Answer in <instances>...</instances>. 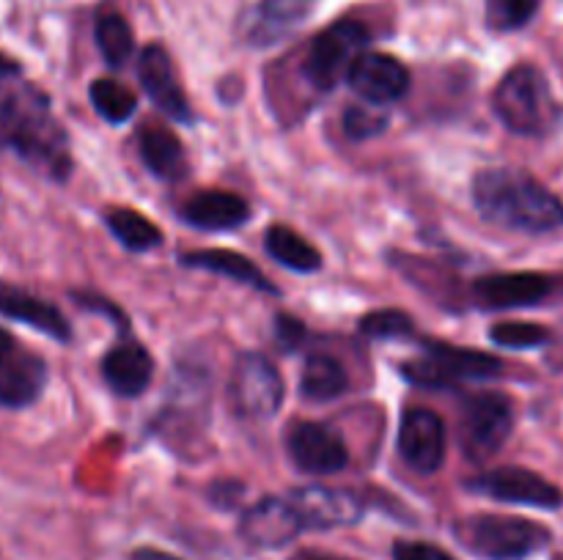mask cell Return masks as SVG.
<instances>
[{
  "instance_id": "1",
  "label": "cell",
  "mask_w": 563,
  "mask_h": 560,
  "mask_svg": "<svg viewBox=\"0 0 563 560\" xmlns=\"http://www.w3.org/2000/svg\"><path fill=\"white\" fill-rule=\"evenodd\" d=\"M0 152L14 154L53 181H66L71 173L69 135L55 119L49 97L5 55H0Z\"/></svg>"
},
{
  "instance_id": "2",
  "label": "cell",
  "mask_w": 563,
  "mask_h": 560,
  "mask_svg": "<svg viewBox=\"0 0 563 560\" xmlns=\"http://www.w3.org/2000/svg\"><path fill=\"white\" fill-rule=\"evenodd\" d=\"M473 203L487 223L522 234H550L563 225V203L537 176L489 168L473 179Z\"/></svg>"
},
{
  "instance_id": "3",
  "label": "cell",
  "mask_w": 563,
  "mask_h": 560,
  "mask_svg": "<svg viewBox=\"0 0 563 560\" xmlns=\"http://www.w3.org/2000/svg\"><path fill=\"white\" fill-rule=\"evenodd\" d=\"M454 536L482 560H526L550 544L548 527L522 516L476 514L454 525Z\"/></svg>"
},
{
  "instance_id": "4",
  "label": "cell",
  "mask_w": 563,
  "mask_h": 560,
  "mask_svg": "<svg viewBox=\"0 0 563 560\" xmlns=\"http://www.w3.org/2000/svg\"><path fill=\"white\" fill-rule=\"evenodd\" d=\"M495 115L517 135H544L559 119V104L550 93L548 77L531 64H520L504 75L493 93Z\"/></svg>"
},
{
  "instance_id": "5",
  "label": "cell",
  "mask_w": 563,
  "mask_h": 560,
  "mask_svg": "<svg viewBox=\"0 0 563 560\" xmlns=\"http://www.w3.org/2000/svg\"><path fill=\"white\" fill-rule=\"evenodd\" d=\"M366 25L357 20H339L330 27H324L322 33H317V38H313L311 47H308L302 71H306L311 86L328 91V88H333L341 77L350 75V69L355 66V60L366 53Z\"/></svg>"
},
{
  "instance_id": "6",
  "label": "cell",
  "mask_w": 563,
  "mask_h": 560,
  "mask_svg": "<svg viewBox=\"0 0 563 560\" xmlns=\"http://www.w3.org/2000/svg\"><path fill=\"white\" fill-rule=\"evenodd\" d=\"M515 428V404L504 393H476L462 406L460 439L467 459L484 461L498 453Z\"/></svg>"
},
{
  "instance_id": "7",
  "label": "cell",
  "mask_w": 563,
  "mask_h": 560,
  "mask_svg": "<svg viewBox=\"0 0 563 560\" xmlns=\"http://www.w3.org/2000/svg\"><path fill=\"white\" fill-rule=\"evenodd\" d=\"M229 393L231 404L242 417L269 421L278 415L280 404H284L286 384L269 357L258 355V351H245L234 362Z\"/></svg>"
},
{
  "instance_id": "8",
  "label": "cell",
  "mask_w": 563,
  "mask_h": 560,
  "mask_svg": "<svg viewBox=\"0 0 563 560\" xmlns=\"http://www.w3.org/2000/svg\"><path fill=\"white\" fill-rule=\"evenodd\" d=\"M467 489L484 497L500 500V503L533 505V508H561L563 505L561 489L526 467H495L471 478Z\"/></svg>"
},
{
  "instance_id": "9",
  "label": "cell",
  "mask_w": 563,
  "mask_h": 560,
  "mask_svg": "<svg viewBox=\"0 0 563 560\" xmlns=\"http://www.w3.org/2000/svg\"><path fill=\"white\" fill-rule=\"evenodd\" d=\"M445 448H449V434L438 412L427 406L405 410L399 423V453L410 470L434 475L443 467Z\"/></svg>"
},
{
  "instance_id": "10",
  "label": "cell",
  "mask_w": 563,
  "mask_h": 560,
  "mask_svg": "<svg viewBox=\"0 0 563 560\" xmlns=\"http://www.w3.org/2000/svg\"><path fill=\"white\" fill-rule=\"evenodd\" d=\"M286 448H289L297 470L308 472V475H335L350 464V450H346L344 439L322 423H295L286 437Z\"/></svg>"
},
{
  "instance_id": "11",
  "label": "cell",
  "mask_w": 563,
  "mask_h": 560,
  "mask_svg": "<svg viewBox=\"0 0 563 560\" xmlns=\"http://www.w3.org/2000/svg\"><path fill=\"white\" fill-rule=\"evenodd\" d=\"M555 291V278L542 272H500L484 275L473 283L476 305L484 311L533 307Z\"/></svg>"
},
{
  "instance_id": "12",
  "label": "cell",
  "mask_w": 563,
  "mask_h": 560,
  "mask_svg": "<svg viewBox=\"0 0 563 560\" xmlns=\"http://www.w3.org/2000/svg\"><path fill=\"white\" fill-rule=\"evenodd\" d=\"M352 91L368 104H394L410 91V69L385 53H363L346 75Z\"/></svg>"
},
{
  "instance_id": "13",
  "label": "cell",
  "mask_w": 563,
  "mask_h": 560,
  "mask_svg": "<svg viewBox=\"0 0 563 560\" xmlns=\"http://www.w3.org/2000/svg\"><path fill=\"white\" fill-rule=\"evenodd\" d=\"M302 530V519L289 497H264L242 514L240 536L262 549H278L295 541Z\"/></svg>"
},
{
  "instance_id": "14",
  "label": "cell",
  "mask_w": 563,
  "mask_h": 560,
  "mask_svg": "<svg viewBox=\"0 0 563 560\" xmlns=\"http://www.w3.org/2000/svg\"><path fill=\"white\" fill-rule=\"evenodd\" d=\"M137 77H141V86L143 91L148 93V99H152L168 119L179 121V124H190V104H187L185 91H181L179 80H176L174 60L165 53V47L148 44V47L143 49L141 60H137Z\"/></svg>"
},
{
  "instance_id": "15",
  "label": "cell",
  "mask_w": 563,
  "mask_h": 560,
  "mask_svg": "<svg viewBox=\"0 0 563 560\" xmlns=\"http://www.w3.org/2000/svg\"><path fill=\"white\" fill-rule=\"evenodd\" d=\"M291 505L300 514L302 527H344L355 525L363 516L357 494L333 486H300L289 494Z\"/></svg>"
},
{
  "instance_id": "16",
  "label": "cell",
  "mask_w": 563,
  "mask_h": 560,
  "mask_svg": "<svg viewBox=\"0 0 563 560\" xmlns=\"http://www.w3.org/2000/svg\"><path fill=\"white\" fill-rule=\"evenodd\" d=\"M0 313L5 318H14V322L27 324V327L38 329L47 338L71 340V327L66 322L64 313L53 305V302L42 300V296L31 294V291L20 289V285H11L0 280Z\"/></svg>"
},
{
  "instance_id": "17",
  "label": "cell",
  "mask_w": 563,
  "mask_h": 560,
  "mask_svg": "<svg viewBox=\"0 0 563 560\" xmlns=\"http://www.w3.org/2000/svg\"><path fill=\"white\" fill-rule=\"evenodd\" d=\"M181 220L201 231H231L251 220V206L236 192L203 190L181 203Z\"/></svg>"
},
{
  "instance_id": "18",
  "label": "cell",
  "mask_w": 563,
  "mask_h": 560,
  "mask_svg": "<svg viewBox=\"0 0 563 560\" xmlns=\"http://www.w3.org/2000/svg\"><path fill=\"white\" fill-rule=\"evenodd\" d=\"M154 373V360L141 344L135 340H126L119 344L115 349H110L102 357V377L108 382V388L115 395H124V399H135L143 390L148 388Z\"/></svg>"
},
{
  "instance_id": "19",
  "label": "cell",
  "mask_w": 563,
  "mask_h": 560,
  "mask_svg": "<svg viewBox=\"0 0 563 560\" xmlns=\"http://www.w3.org/2000/svg\"><path fill=\"white\" fill-rule=\"evenodd\" d=\"M47 368L36 355L16 351L11 360L0 362V410H22L42 395Z\"/></svg>"
},
{
  "instance_id": "20",
  "label": "cell",
  "mask_w": 563,
  "mask_h": 560,
  "mask_svg": "<svg viewBox=\"0 0 563 560\" xmlns=\"http://www.w3.org/2000/svg\"><path fill=\"white\" fill-rule=\"evenodd\" d=\"M137 152H141L143 165L152 170L157 179L176 181L187 173L185 146L174 130L163 124H146L137 132Z\"/></svg>"
},
{
  "instance_id": "21",
  "label": "cell",
  "mask_w": 563,
  "mask_h": 560,
  "mask_svg": "<svg viewBox=\"0 0 563 560\" xmlns=\"http://www.w3.org/2000/svg\"><path fill=\"white\" fill-rule=\"evenodd\" d=\"M181 264L190 269H203V272L223 275V278L236 280V283L253 285L258 291H267V294H278L273 283L264 278L262 269L251 261L247 256L234 250H192L181 256Z\"/></svg>"
},
{
  "instance_id": "22",
  "label": "cell",
  "mask_w": 563,
  "mask_h": 560,
  "mask_svg": "<svg viewBox=\"0 0 563 560\" xmlns=\"http://www.w3.org/2000/svg\"><path fill=\"white\" fill-rule=\"evenodd\" d=\"M427 355L434 357L454 379H493L504 371V362L487 351L462 349L445 340H423Z\"/></svg>"
},
{
  "instance_id": "23",
  "label": "cell",
  "mask_w": 563,
  "mask_h": 560,
  "mask_svg": "<svg viewBox=\"0 0 563 560\" xmlns=\"http://www.w3.org/2000/svg\"><path fill=\"white\" fill-rule=\"evenodd\" d=\"M264 245H267L269 256L291 272L308 275L322 269V253L289 225H273L264 236Z\"/></svg>"
},
{
  "instance_id": "24",
  "label": "cell",
  "mask_w": 563,
  "mask_h": 560,
  "mask_svg": "<svg viewBox=\"0 0 563 560\" xmlns=\"http://www.w3.org/2000/svg\"><path fill=\"white\" fill-rule=\"evenodd\" d=\"M350 377L346 368L330 355H308L300 373V393L308 401H333L346 393Z\"/></svg>"
},
{
  "instance_id": "25",
  "label": "cell",
  "mask_w": 563,
  "mask_h": 560,
  "mask_svg": "<svg viewBox=\"0 0 563 560\" xmlns=\"http://www.w3.org/2000/svg\"><path fill=\"white\" fill-rule=\"evenodd\" d=\"M104 223H108L110 234L132 253H146L152 247H159V242H163V231L135 209H110L104 214Z\"/></svg>"
},
{
  "instance_id": "26",
  "label": "cell",
  "mask_w": 563,
  "mask_h": 560,
  "mask_svg": "<svg viewBox=\"0 0 563 560\" xmlns=\"http://www.w3.org/2000/svg\"><path fill=\"white\" fill-rule=\"evenodd\" d=\"M93 36H97V47L102 53L104 64L119 69L130 60L132 49H135V38H132L130 22L124 20L115 11H108V14H99L97 27H93Z\"/></svg>"
},
{
  "instance_id": "27",
  "label": "cell",
  "mask_w": 563,
  "mask_h": 560,
  "mask_svg": "<svg viewBox=\"0 0 563 560\" xmlns=\"http://www.w3.org/2000/svg\"><path fill=\"white\" fill-rule=\"evenodd\" d=\"M88 97H91L99 119H104L108 124H126L135 113V93L121 86L119 80H110V77L93 80L91 88H88Z\"/></svg>"
},
{
  "instance_id": "28",
  "label": "cell",
  "mask_w": 563,
  "mask_h": 560,
  "mask_svg": "<svg viewBox=\"0 0 563 560\" xmlns=\"http://www.w3.org/2000/svg\"><path fill=\"white\" fill-rule=\"evenodd\" d=\"M542 0H487L484 14L493 31H520L537 16Z\"/></svg>"
},
{
  "instance_id": "29",
  "label": "cell",
  "mask_w": 563,
  "mask_h": 560,
  "mask_svg": "<svg viewBox=\"0 0 563 560\" xmlns=\"http://www.w3.org/2000/svg\"><path fill=\"white\" fill-rule=\"evenodd\" d=\"M489 338L504 349H537L548 344L550 329L533 322H500L489 329Z\"/></svg>"
},
{
  "instance_id": "30",
  "label": "cell",
  "mask_w": 563,
  "mask_h": 560,
  "mask_svg": "<svg viewBox=\"0 0 563 560\" xmlns=\"http://www.w3.org/2000/svg\"><path fill=\"white\" fill-rule=\"evenodd\" d=\"M416 324L407 313L396 311V307H383V311H372L361 318V333L366 338L388 340V338H410Z\"/></svg>"
},
{
  "instance_id": "31",
  "label": "cell",
  "mask_w": 563,
  "mask_h": 560,
  "mask_svg": "<svg viewBox=\"0 0 563 560\" xmlns=\"http://www.w3.org/2000/svg\"><path fill=\"white\" fill-rule=\"evenodd\" d=\"M295 20H297L295 9H289L286 3H273V0H269V3L258 5L256 20H253L251 25V36L256 38L258 44L275 42V36H280V33H284Z\"/></svg>"
},
{
  "instance_id": "32",
  "label": "cell",
  "mask_w": 563,
  "mask_h": 560,
  "mask_svg": "<svg viewBox=\"0 0 563 560\" xmlns=\"http://www.w3.org/2000/svg\"><path fill=\"white\" fill-rule=\"evenodd\" d=\"M401 377L407 382L418 384V388H432V390H454L456 379L440 366L434 357H423V360H407L401 362Z\"/></svg>"
},
{
  "instance_id": "33",
  "label": "cell",
  "mask_w": 563,
  "mask_h": 560,
  "mask_svg": "<svg viewBox=\"0 0 563 560\" xmlns=\"http://www.w3.org/2000/svg\"><path fill=\"white\" fill-rule=\"evenodd\" d=\"M377 104H355L344 113V132L352 141H366V137L379 135L388 124L383 113H374Z\"/></svg>"
},
{
  "instance_id": "34",
  "label": "cell",
  "mask_w": 563,
  "mask_h": 560,
  "mask_svg": "<svg viewBox=\"0 0 563 560\" xmlns=\"http://www.w3.org/2000/svg\"><path fill=\"white\" fill-rule=\"evenodd\" d=\"M306 324L300 318L289 316V313H278L275 316V338H278L280 349H297L306 340Z\"/></svg>"
},
{
  "instance_id": "35",
  "label": "cell",
  "mask_w": 563,
  "mask_h": 560,
  "mask_svg": "<svg viewBox=\"0 0 563 560\" xmlns=\"http://www.w3.org/2000/svg\"><path fill=\"white\" fill-rule=\"evenodd\" d=\"M396 560H454L445 549L427 541H399L394 547Z\"/></svg>"
},
{
  "instance_id": "36",
  "label": "cell",
  "mask_w": 563,
  "mask_h": 560,
  "mask_svg": "<svg viewBox=\"0 0 563 560\" xmlns=\"http://www.w3.org/2000/svg\"><path fill=\"white\" fill-rule=\"evenodd\" d=\"M14 355H16L14 335H11L5 327H0V362L11 360V357H14Z\"/></svg>"
},
{
  "instance_id": "37",
  "label": "cell",
  "mask_w": 563,
  "mask_h": 560,
  "mask_svg": "<svg viewBox=\"0 0 563 560\" xmlns=\"http://www.w3.org/2000/svg\"><path fill=\"white\" fill-rule=\"evenodd\" d=\"M132 560H179L176 555L163 552V549H152V547H143L132 552Z\"/></svg>"
},
{
  "instance_id": "38",
  "label": "cell",
  "mask_w": 563,
  "mask_h": 560,
  "mask_svg": "<svg viewBox=\"0 0 563 560\" xmlns=\"http://www.w3.org/2000/svg\"><path fill=\"white\" fill-rule=\"evenodd\" d=\"M291 560H350V558H341V555H333V552H317V549H306V552H297Z\"/></svg>"
},
{
  "instance_id": "39",
  "label": "cell",
  "mask_w": 563,
  "mask_h": 560,
  "mask_svg": "<svg viewBox=\"0 0 563 560\" xmlns=\"http://www.w3.org/2000/svg\"><path fill=\"white\" fill-rule=\"evenodd\" d=\"M555 560H563V552H561V555H559V558H555Z\"/></svg>"
}]
</instances>
